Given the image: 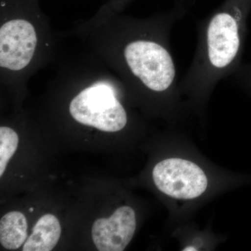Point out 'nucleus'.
Returning <instances> with one entry per match:
<instances>
[{
	"label": "nucleus",
	"mask_w": 251,
	"mask_h": 251,
	"mask_svg": "<svg viewBox=\"0 0 251 251\" xmlns=\"http://www.w3.org/2000/svg\"><path fill=\"white\" fill-rule=\"evenodd\" d=\"M37 36L35 28L27 20H9L0 28V66L17 72L30 63L35 53Z\"/></svg>",
	"instance_id": "nucleus-5"
},
{
	"label": "nucleus",
	"mask_w": 251,
	"mask_h": 251,
	"mask_svg": "<svg viewBox=\"0 0 251 251\" xmlns=\"http://www.w3.org/2000/svg\"><path fill=\"white\" fill-rule=\"evenodd\" d=\"M136 229L135 213L131 207H119L108 219H97L92 227V239L99 251H122Z\"/></svg>",
	"instance_id": "nucleus-6"
},
{
	"label": "nucleus",
	"mask_w": 251,
	"mask_h": 251,
	"mask_svg": "<svg viewBox=\"0 0 251 251\" xmlns=\"http://www.w3.org/2000/svg\"><path fill=\"white\" fill-rule=\"evenodd\" d=\"M133 1L134 0H118L117 2L120 4V6H126V5L130 4V3Z\"/></svg>",
	"instance_id": "nucleus-11"
},
{
	"label": "nucleus",
	"mask_w": 251,
	"mask_h": 251,
	"mask_svg": "<svg viewBox=\"0 0 251 251\" xmlns=\"http://www.w3.org/2000/svg\"><path fill=\"white\" fill-rule=\"evenodd\" d=\"M69 112L81 125L104 132L120 131L128 122L126 112L115 88L105 82H98L81 91L71 101Z\"/></svg>",
	"instance_id": "nucleus-3"
},
{
	"label": "nucleus",
	"mask_w": 251,
	"mask_h": 251,
	"mask_svg": "<svg viewBox=\"0 0 251 251\" xmlns=\"http://www.w3.org/2000/svg\"><path fill=\"white\" fill-rule=\"evenodd\" d=\"M27 237V222L19 211H11L0 220V242L7 250H17Z\"/></svg>",
	"instance_id": "nucleus-8"
},
{
	"label": "nucleus",
	"mask_w": 251,
	"mask_h": 251,
	"mask_svg": "<svg viewBox=\"0 0 251 251\" xmlns=\"http://www.w3.org/2000/svg\"><path fill=\"white\" fill-rule=\"evenodd\" d=\"M231 77L242 87L251 91V62L242 64Z\"/></svg>",
	"instance_id": "nucleus-10"
},
{
	"label": "nucleus",
	"mask_w": 251,
	"mask_h": 251,
	"mask_svg": "<svg viewBox=\"0 0 251 251\" xmlns=\"http://www.w3.org/2000/svg\"><path fill=\"white\" fill-rule=\"evenodd\" d=\"M157 188L169 197L192 200L205 192L208 179L196 163L182 158H168L157 163L152 172Z\"/></svg>",
	"instance_id": "nucleus-4"
},
{
	"label": "nucleus",
	"mask_w": 251,
	"mask_h": 251,
	"mask_svg": "<svg viewBox=\"0 0 251 251\" xmlns=\"http://www.w3.org/2000/svg\"><path fill=\"white\" fill-rule=\"evenodd\" d=\"M196 0H176L164 12L144 21L128 20L119 50L124 76L149 93L171 97L176 93L177 71L172 52L171 31L187 16Z\"/></svg>",
	"instance_id": "nucleus-1"
},
{
	"label": "nucleus",
	"mask_w": 251,
	"mask_h": 251,
	"mask_svg": "<svg viewBox=\"0 0 251 251\" xmlns=\"http://www.w3.org/2000/svg\"><path fill=\"white\" fill-rule=\"evenodd\" d=\"M19 137L12 128L0 127V176H2L11 157L18 148Z\"/></svg>",
	"instance_id": "nucleus-9"
},
{
	"label": "nucleus",
	"mask_w": 251,
	"mask_h": 251,
	"mask_svg": "<svg viewBox=\"0 0 251 251\" xmlns=\"http://www.w3.org/2000/svg\"><path fill=\"white\" fill-rule=\"evenodd\" d=\"M251 0H224L198 23L193 62L179 85L193 96L206 95L242 65Z\"/></svg>",
	"instance_id": "nucleus-2"
},
{
	"label": "nucleus",
	"mask_w": 251,
	"mask_h": 251,
	"mask_svg": "<svg viewBox=\"0 0 251 251\" xmlns=\"http://www.w3.org/2000/svg\"><path fill=\"white\" fill-rule=\"evenodd\" d=\"M62 228L52 214L41 216L33 227L32 234L23 246V251H50L59 242Z\"/></svg>",
	"instance_id": "nucleus-7"
}]
</instances>
